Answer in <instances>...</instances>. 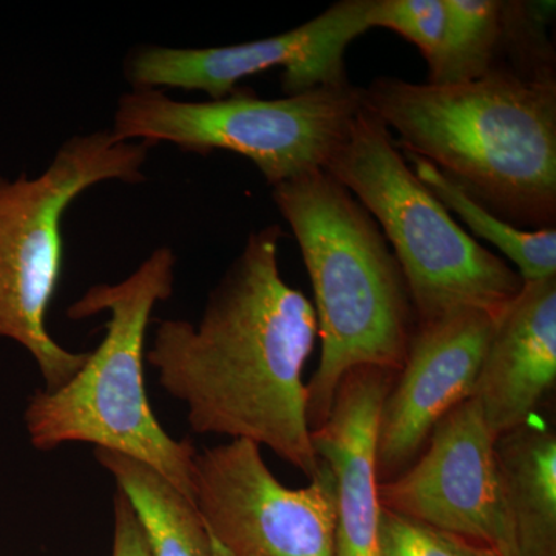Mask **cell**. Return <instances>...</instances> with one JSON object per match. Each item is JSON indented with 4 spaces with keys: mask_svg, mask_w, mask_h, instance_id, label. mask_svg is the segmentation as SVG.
I'll return each mask as SVG.
<instances>
[{
    "mask_svg": "<svg viewBox=\"0 0 556 556\" xmlns=\"http://www.w3.org/2000/svg\"><path fill=\"white\" fill-rule=\"evenodd\" d=\"M283 230L248 237L199 324L160 321L146 361L188 409L190 430L268 447L311 478L320 467L303 369L318 338L313 303L278 263Z\"/></svg>",
    "mask_w": 556,
    "mask_h": 556,
    "instance_id": "6da1fadb",
    "label": "cell"
},
{
    "mask_svg": "<svg viewBox=\"0 0 556 556\" xmlns=\"http://www.w3.org/2000/svg\"><path fill=\"white\" fill-rule=\"evenodd\" d=\"M364 108L394 144L430 161L519 229L555 228L556 79L552 64L497 65L463 84L378 78Z\"/></svg>",
    "mask_w": 556,
    "mask_h": 556,
    "instance_id": "7a4b0ae2",
    "label": "cell"
},
{
    "mask_svg": "<svg viewBox=\"0 0 556 556\" xmlns=\"http://www.w3.org/2000/svg\"><path fill=\"white\" fill-rule=\"evenodd\" d=\"M273 200L314 289L320 362L308 391L311 430L353 369L399 372L416 328L404 274L376 219L324 169L274 186Z\"/></svg>",
    "mask_w": 556,
    "mask_h": 556,
    "instance_id": "3957f363",
    "label": "cell"
},
{
    "mask_svg": "<svg viewBox=\"0 0 556 556\" xmlns=\"http://www.w3.org/2000/svg\"><path fill=\"white\" fill-rule=\"evenodd\" d=\"M175 269L177 255L161 247L118 283L87 289L67 316L83 320L108 311L105 338L64 387L33 394L24 420L39 452L68 442L94 444L148 464L193 503L199 450L164 430L144 386L146 336L153 309L174 294Z\"/></svg>",
    "mask_w": 556,
    "mask_h": 556,
    "instance_id": "277c9868",
    "label": "cell"
},
{
    "mask_svg": "<svg viewBox=\"0 0 556 556\" xmlns=\"http://www.w3.org/2000/svg\"><path fill=\"white\" fill-rule=\"evenodd\" d=\"M324 170L378 223L404 274L416 324L459 309L500 317L521 291L518 270L457 225L369 110L357 113Z\"/></svg>",
    "mask_w": 556,
    "mask_h": 556,
    "instance_id": "5b68a950",
    "label": "cell"
},
{
    "mask_svg": "<svg viewBox=\"0 0 556 556\" xmlns=\"http://www.w3.org/2000/svg\"><path fill=\"white\" fill-rule=\"evenodd\" d=\"M149 150L97 130L62 142L38 177L0 178V338L31 354L49 393L75 378L89 358L65 350L47 331V309L64 265L62 218L93 186L144 182Z\"/></svg>",
    "mask_w": 556,
    "mask_h": 556,
    "instance_id": "8992f818",
    "label": "cell"
},
{
    "mask_svg": "<svg viewBox=\"0 0 556 556\" xmlns=\"http://www.w3.org/2000/svg\"><path fill=\"white\" fill-rule=\"evenodd\" d=\"M364 108L351 83L262 100L237 89L223 100L179 101L164 90L131 89L116 104L121 141L172 144L208 155L226 150L251 161L269 186L321 170Z\"/></svg>",
    "mask_w": 556,
    "mask_h": 556,
    "instance_id": "52a82bcc",
    "label": "cell"
},
{
    "mask_svg": "<svg viewBox=\"0 0 556 556\" xmlns=\"http://www.w3.org/2000/svg\"><path fill=\"white\" fill-rule=\"evenodd\" d=\"M193 503L218 556H336V478L324 460L289 489L254 442L197 452Z\"/></svg>",
    "mask_w": 556,
    "mask_h": 556,
    "instance_id": "ba28073f",
    "label": "cell"
},
{
    "mask_svg": "<svg viewBox=\"0 0 556 556\" xmlns=\"http://www.w3.org/2000/svg\"><path fill=\"white\" fill-rule=\"evenodd\" d=\"M368 7L369 0H342L294 30L236 46H138L124 61V78L131 89L204 91L208 100H223L240 80L273 68H283L288 97L346 84V47L371 30Z\"/></svg>",
    "mask_w": 556,
    "mask_h": 556,
    "instance_id": "9c48e42d",
    "label": "cell"
},
{
    "mask_svg": "<svg viewBox=\"0 0 556 556\" xmlns=\"http://www.w3.org/2000/svg\"><path fill=\"white\" fill-rule=\"evenodd\" d=\"M496 441L481 405L468 399L439 420L416 463L379 482L380 506L517 556Z\"/></svg>",
    "mask_w": 556,
    "mask_h": 556,
    "instance_id": "30bf717a",
    "label": "cell"
},
{
    "mask_svg": "<svg viewBox=\"0 0 556 556\" xmlns=\"http://www.w3.org/2000/svg\"><path fill=\"white\" fill-rule=\"evenodd\" d=\"M500 317L459 309L416 324L404 367L380 409L376 444L380 482L404 473L426 448L439 420L475 397Z\"/></svg>",
    "mask_w": 556,
    "mask_h": 556,
    "instance_id": "8fae6325",
    "label": "cell"
},
{
    "mask_svg": "<svg viewBox=\"0 0 556 556\" xmlns=\"http://www.w3.org/2000/svg\"><path fill=\"white\" fill-rule=\"evenodd\" d=\"M396 375L376 367L348 372L327 419L311 433L314 452L336 478V556H380L376 444L380 409Z\"/></svg>",
    "mask_w": 556,
    "mask_h": 556,
    "instance_id": "7c38bea8",
    "label": "cell"
},
{
    "mask_svg": "<svg viewBox=\"0 0 556 556\" xmlns=\"http://www.w3.org/2000/svg\"><path fill=\"white\" fill-rule=\"evenodd\" d=\"M556 383V276L525 281L497 318L475 390L493 437L526 426Z\"/></svg>",
    "mask_w": 556,
    "mask_h": 556,
    "instance_id": "4fadbf2b",
    "label": "cell"
},
{
    "mask_svg": "<svg viewBox=\"0 0 556 556\" xmlns=\"http://www.w3.org/2000/svg\"><path fill=\"white\" fill-rule=\"evenodd\" d=\"M517 556H556V434L530 420L497 438Z\"/></svg>",
    "mask_w": 556,
    "mask_h": 556,
    "instance_id": "5bb4252c",
    "label": "cell"
},
{
    "mask_svg": "<svg viewBox=\"0 0 556 556\" xmlns=\"http://www.w3.org/2000/svg\"><path fill=\"white\" fill-rule=\"evenodd\" d=\"M94 456L129 497L153 556H218L199 508L159 471L108 450Z\"/></svg>",
    "mask_w": 556,
    "mask_h": 556,
    "instance_id": "9a60e30c",
    "label": "cell"
},
{
    "mask_svg": "<svg viewBox=\"0 0 556 556\" xmlns=\"http://www.w3.org/2000/svg\"><path fill=\"white\" fill-rule=\"evenodd\" d=\"M405 155L412 161L417 178L444 204L450 214L455 212L478 237L503 252L517 266L522 281L556 276L555 228L519 229L471 199L466 190L442 174L430 161L413 153Z\"/></svg>",
    "mask_w": 556,
    "mask_h": 556,
    "instance_id": "2e32d148",
    "label": "cell"
},
{
    "mask_svg": "<svg viewBox=\"0 0 556 556\" xmlns=\"http://www.w3.org/2000/svg\"><path fill=\"white\" fill-rule=\"evenodd\" d=\"M447 31L427 83L445 86L482 78L500 65L510 28L511 3L500 0H445Z\"/></svg>",
    "mask_w": 556,
    "mask_h": 556,
    "instance_id": "e0dca14e",
    "label": "cell"
},
{
    "mask_svg": "<svg viewBox=\"0 0 556 556\" xmlns=\"http://www.w3.org/2000/svg\"><path fill=\"white\" fill-rule=\"evenodd\" d=\"M369 28H387L416 46L433 68L447 31L445 0H369Z\"/></svg>",
    "mask_w": 556,
    "mask_h": 556,
    "instance_id": "ac0fdd59",
    "label": "cell"
},
{
    "mask_svg": "<svg viewBox=\"0 0 556 556\" xmlns=\"http://www.w3.org/2000/svg\"><path fill=\"white\" fill-rule=\"evenodd\" d=\"M379 552L380 556H500L492 548L383 507Z\"/></svg>",
    "mask_w": 556,
    "mask_h": 556,
    "instance_id": "d6986e66",
    "label": "cell"
},
{
    "mask_svg": "<svg viewBox=\"0 0 556 556\" xmlns=\"http://www.w3.org/2000/svg\"><path fill=\"white\" fill-rule=\"evenodd\" d=\"M112 556H153L135 508L118 486L113 496Z\"/></svg>",
    "mask_w": 556,
    "mask_h": 556,
    "instance_id": "ffe728a7",
    "label": "cell"
}]
</instances>
